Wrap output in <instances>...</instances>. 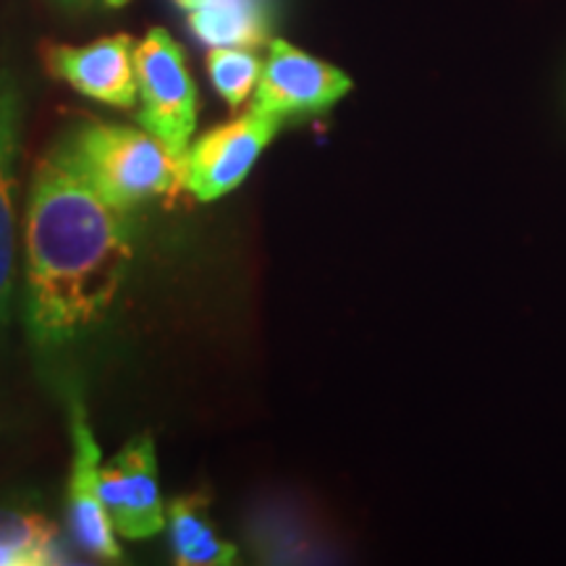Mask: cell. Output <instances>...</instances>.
<instances>
[{
    "label": "cell",
    "instance_id": "1",
    "mask_svg": "<svg viewBox=\"0 0 566 566\" xmlns=\"http://www.w3.org/2000/svg\"><path fill=\"white\" fill-rule=\"evenodd\" d=\"M132 263V212L48 153L34 168L24 223V325L34 352L55 359L103 328Z\"/></svg>",
    "mask_w": 566,
    "mask_h": 566
},
{
    "label": "cell",
    "instance_id": "2",
    "mask_svg": "<svg viewBox=\"0 0 566 566\" xmlns=\"http://www.w3.org/2000/svg\"><path fill=\"white\" fill-rule=\"evenodd\" d=\"M55 153L92 192L126 212L184 189L181 160L147 129L82 124L55 145Z\"/></svg>",
    "mask_w": 566,
    "mask_h": 566
},
{
    "label": "cell",
    "instance_id": "3",
    "mask_svg": "<svg viewBox=\"0 0 566 566\" xmlns=\"http://www.w3.org/2000/svg\"><path fill=\"white\" fill-rule=\"evenodd\" d=\"M139 124L184 160L197 126V87L181 45L166 30H150L134 48Z\"/></svg>",
    "mask_w": 566,
    "mask_h": 566
},
{
    "label": "cell",
    "instance_id": "4",
    "mask_svg": "<svg viewBox=\"0 0 566 566\" xmlns=\"http://www.w3.org/2000/svg\"><path fill=\"white\" fill-rule=\"evenodd\" d=\"M281 129L279 118L250 108L244 116L205 132L187 147L181 160L184 192L200 202H216L233 192Z\"/></svg>",
    "mask_w": 566,
    "mask_h": 566
},
{
    "label": "cell",
    "instance_id": "5",
    "mask_svg": "<svg viewBox=\"0 0 566 566\" xmlns=\"http://www.w3.org/2000/svg\"><path fill=\"white\" fill-rule=\"evenodd\" d=\"M349 92L352 80L334 63L315 59L286 40H271L252 92V108L286 124L328 113Z\"/></svg>",
    "mask_w": 566,
    "mask_h": 566
},
{
    "label": "cell",
    "instance_id": "6",
    "mask_svg": "<svg viewBox=\"0 0 566 566\" xmlns=\"http://www.w3.org/2000/svg\"><path fill=\"white\" fill-rule=\"evenodd\" d=\"M71 475H69V527L84 554L103 564H122L124 551L105 512L101 495L103 451L92 430L87 405L76 386L69 388Z\"/></svg>",
    "mask_w": 566,
    "mask_h": 566
},
{
    "label": "cell",
    "instance_id": "7",
    "mask_svg": "<svg viewBox=\"0 0 566 566\" xmlns=\"http://www.w3.org/2000/svg\"><path fill=\"white\" fill-rule=\"evenodd\" d=\"M101 495L113 530L126 541H150L166 530L158 454L150 433L134 436L116 457L103 462Z\"/></svg>",
    "mask_w": 566,
    "mask_h": 566
},
{
    "label": "cell",
    "instance_id": "8",
    "mask_svg": "<svg viewBox=\"0 0 566 566\" xmlns=\"http://www.w3.org/2000/svg\"><path fill=\"white\" fill-rule=\"evenodd\" d=\"M134 48L129 34H113L82 48L53 45L45 61L53 76L69 82L84 97L113 108H132L139 101Z\"/></svg>",
    "mask_w": 566,
    "mask_h": 566
},
{
    "label": "cell",
    "instance_id": "9",
    "mask_svg": "<svg viewBox=\"0 0 566 566\" xmlns=\"http://www.w3.org/2000/svg\"><path fill=\"white\" fill-rule=\"evenodd\" d=\"M19 155H21V92L9 69L0 71V336L11 323L19 260Z\"/></svg>",
    "mask_w": 566,
    "mask_h": 566
},
{
    "label": "cell",
    "instance_id": "10",
    "mask_svg": "<svg viewBox=\"0 0 566 566\" xmlns=\"http://www.w3.org/2000/svg\"><path fill=\"white\" fill-rule=\"evenodd\" d=\"M189 30L208 48L268 45L273 30V0H174Z\"/></svg>",
    "mask_w": 566,
    "mask_h": 566
},
{
    "label": "cell",
    "instance_id": "11",
    "mask_svg": "<svg viewBox=\"0 0 566 566\" xmlns=\"http://www.w3.org/2000/svg\"><path fill=\"white\" fill-rule=\"evenodd\" d=\"M174 562L181 566H229L239 562L233 543L218 535L210 520V499L205 493H184L166 509Z\"/></svg>",
    "mask_w": 566,
    "mask_h": 566
},
{
    "label": "cell",
    "instance_id": "12",
    "mask_svg": "<svg viewBox=\"0 0 566 566\" xmlns=\"http://www.w3.org/2000/svg\"><path fill=\"white\" fill-rule=\"evenodd\" d=\"M66 546L42 512L0 509V566H45L69 564Z\"/></svg>",
    "mask_w": 566,
    "mask_h": 566
},
{
    "label": "cell",
    "instance_id": "13",
    "mask_svg": "<svg viewBox=\"0 0 566 566\" xmlns=\"http://www.w3.org/2000/svg\"><path fill=\"white\" fill-rule=\"evenodd\" d=\"M260 71H263V61L254 53V48H210V82L231 108H239L250 101L254 87H258Z\"/></svg>",
    "mask_w": 566,
    "mask_h": 566
},
{
    "label": "cell",
    "instance_id": "14",
    "mask_svg": "<svg viewBox=\"0 0 566 566\" xmlns=\"http://www.w3.org/2000/svg\"><path fill=\"white\" fill-rule=\"evenodd\" d=\"M105 3H108V6H113V9H116V6H124V3H129V0H105Z\"/></svg>",
    "mask_w": 566,
    "mask_h": 566
},
{
    "label": "cell",
    "instance_id": "15",
    "mask_svg": "<svg viewBox=\"0 0 566 566\" xmlns=\"http://www.w3.org/2000/svg\"><path fill=\"white\" fill-rule=\"evenodd\" d=\"M63 3H80V0H63Z\"/></svg>",
    "mask_w": 566,
    "mask_h": 566
}]
</instances>
